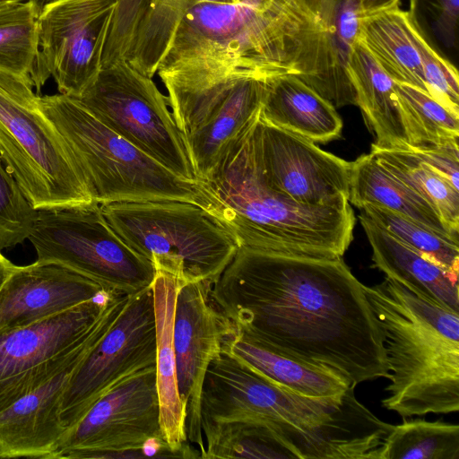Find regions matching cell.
<instances>
[{"mask_svg": "<svg viewBox=\"0 0 459 459\" xmlns=\"http://www.w3.org/2000/svg\"><path fill=\"white\" fill-rule=\"evenodd\" d=\"M311 30L298 65V77L334 107L356 105L348 64L359 40L360 0H304Z\"/></svg>", "mask_w": 459, "mask_h": 459, "instance_id": "18", "label": "cell"}, {"mask_svg": "<svg viewBox=\"0 0 459 459\" xmlns=\"http://www.w3.org/2000/svg\"><path fill=\"white\" fill-rule=\"evenodd\" d=\"M178 281L172 275L156 272L152 284L156 327V381L163 437L173 451L201 458L186 432V410L180 399L173 342L174 313Z\"/></svg>", "mask_w": 459, "mask_h": 459, "instance_id": "22", "label": "cell"}, {"mask_svg": "<svg viewBox=\"0 0 459 459\" xmlns=\"http://www.w3.org/2000/svg\"><path fill=\"white\" fill-rule=\"evenodd\" d=\"M20 1H22V0H0V7L10 4H13L16 2H20Z\"/></svg>", "mask_w": 459, "mask_h": 459, "instance_id": "42", "label": "cell"}, {"mask_svg": "<svg viewBox=\"0 0 459 459\" xmlns=\"http://www.w3.org/2000/svg\"><path fill=\"white\" fill-rule=\"evenodd\" d=\"M260 117L315 143L337 139L342 130L334 105L294 74L267 78Z\"/></svg>", "mask_w": 459, "mask_h": 459, "instance_id": "24", "label": "cell"}, {"mask_svg": "<svg viewBox=\"0 0 459 459\" xmlns=\"http://www.w3.org/2000/svg\"><path fill=\"white\" fill-rule=\"evenodd\" d=\"M385 335L390 384L381 403L403 419L459 410V313L387 277L364 285Z\"/></svg>", "mask_w": 459, "mask_h": 459, "instance_id": "4", "label": "cell"}, {"mask_svg": "<svg viewBox=\"0 0 459 459\" xmlns=\"http://www.w3.org/2000/svg\"><path fill=\"white\" fill-rule=\"evenodd\" d=\"M14 267L15 264L4 256L0 251V290Z\"/></svg>", "mask_w": 459, "mask_h": 459, "instance_id": "40", "label": "cell"}, {"mask_svg": "<svg viewBox=\"0 0 459 459\" xmlns=\"http://www.w3.org/2000/svg\"><path fill=\"white\" fill-rule=\"evenodd\" d=\"M190 1H191L192 7L194 5H196L198 4H203V3H231V2H233L232 0H190Z\"/></svg>", "mask_w": 459, "mask_h": 459, "instance_id": "41", "label": "cell"}, {"mask_svg": "<svg viewBox=\"0 0 459 459\" xmlns=\"http://www.w3.org/2000/svg\"><path fill=\"white\" fill-rule=\"evenodd\" d=\"M40 7L36 0L0 7V69L30 82L39 52Z\"/></svg>", "mask_w": 459, "mask_h": 459, "instance_id": "33", "label": "cell"}, {"mask_svg": "<svg viewBox=\"0 0 459 459\" xmlns=\"http://www.w3.org/2000/svg\"><path fill=\"white\" fill-rule=\"evenodd\" d=\"M348 73L357 106L366 126L375 136L373 144L407 150L408 141L399 111L394 81L359 40L351 53Z\"/></svg>", "mask_w": 459, "mask_h": 459, "instance_id": "25", "label": "cell"}, {"mask_svg": "<svg viewBox=\"0 0 459 459\" xmlns=\"http://www.w3.org/2000/svg\"><path fill=\"white\" fill-rule=\"evenodd\" d=\"M32 82L0 69V158L38 210L93 203Z\"/></svg>", "mask_w": 459, "mask_h": 459, "instance_id": "8", "label": "cell"}, {"mask_svg": "<svg viewBox=\"0 0 459 459\" xmlns=\"http://www.w3.org/2000/svg\"><path fill=\"white\" fill-rule=\"evenodd\" d=\"M158 74L196 177L205 180L230 146L259 117L267 78L244 71Z\"/></svg>", "mask_w": 459, "mask_h": 459, "instance_id": "9", "label": "cell"}, {"mask_svg": "<svg viewBox=\"0 0 459 459\" xmlns=\"http://www.w3.org/2000/svg\"><path fill=\"white\" fill-rule=\"evenodd\" d=\"M359 40L394 82L428 92L420 55L409 30L408 12L396 6L363 14Z\"/></svg>", "mask_w": 459, "mask_h": 459, "instance_id": "28", "label": "cell"}, {"mask_svg": "<svg viewBox=\"0 0 459 459\" xmlns=\"http://www.w3.org/2000/svg\"><path fill=\"white\" fill-rule=\"evenodd\" d=\"M355 386L338 397L305 395L221 350L204 378L201 420L260 421L280 436L296 459H342L359 404Z\"/></svg>", "mask_w": 459, "mask_h": 459, "instance_id": "5", "label": "cell"}, {"mask_svg": "<svg viewBox=\"0 0 459 459\" xmlns=\"http://www.w3.org/2000/svg\"><path fill=\"white\" fill-rule=\"evenodd\" d=\"M394 89L408 141L406 151L458 143V116L420 88L394 82Z\"/></svg>", "mask_w": 459, "mask_h": 459, "instance_id": "31", "label": "cell"}, {"mask_svg": "<svg viewBox=\"0 0 459 459\" xmlns=\"http://www.w3.org/2000/svg\"><path fill=\"white\" fill-rule=\"evenodd\" d=\"M117 0H51L38 17L37 92L51 76L59 93L79 97L102 66Z\"/></svg>", "mask_w": 459, "mask_h": 459, "instance_id": "14", "label": "cell"}, {"mask_svg": "<svg viewBox=\"0 0 459 459\" xmlns=\"http://www.w3.org/2000/svg\"><path fill=\"white\" fill-rule=\"evenodd\" d=\"M107 291L96 281L56 262L15 265L0 290V333L56 316Z\"/></svg>", "mask_w": 459, "mask_h": 459, "instance_id": "19", "label": "cell"}, {"mask_svg": "<svg viewBox=\"0 0 459 459\" xmlns=\"http://www.w3.org/2000/svg\"><path fill=\"white\" fill-rule=\"evenodd\" d=\"M156 363V327L152 286L128 295L113 324L71 372L61 395L65 430L91 404L126 377Z\"/></svg>", "mask_w": 459, "mask_h": 459, "instance_id": "13", "label": "cell"}, {"mask_svg": "<svg viewBox=\"0 0 459 459\" xmlns=\"http://www.w3.org/2000/svg\"><path fill=\"white\" fill-rule=\"evenodd\" d=\"M360 210L397 239L458 279V239L442 235L423 224L379 205L367 204Z\"/></svg>", "mask_w": 459, "mask_h": 459, "instance_id": "34", "label": "cell"}, {"mask_svg": "<svg viewBox=\"0 0 459 459\" xmlns=\"http://www.w3.org/2000/svg\"><path fill=\"white\" fill-rule=\"evenodd\" d=\"M409 30L417 48L428 93L459 117V76L455 66L428 42L416 16L408 11Z\"/></svg>", "mask_w": 459, "mask_h": 459, "instance_id": "35", "label": "cell"}, {"mask_svg": "<svg viewBox=\"0 0 459 459\" xmlns=\"http://www.w3.org/2000/svg\"><path fill=\"white\" fill-rule=\"evenodd\" d=\"M348 201L359 209L367 204L382 206L458 239V234L446 227L436 209L382 167L371 152L351 161Z\"/></svg>", "mask_w": 459, "mask_h": 459, "instance_id": "27", "label": "cell"}, {"mask_svg": "<svg viewBox=\"0 0 459 459\" xmlns=\"http://www.w3.org/2000/svg\"><path fill=\"white\" fill-rule=\"evenodd\" d=\"M78 363L0 412V457L53 458L65 431L59 416L61 395Z\"/></svg>", "mask_w": 459, "mask_h": 459, "instance_id": "21", "label": "cell"}, {"mask_svg": "<svg viewBox=\"0 0 459 459\" xmlns=\"http://www.w3.org/2000/svg\"><path fill=\"white\" fill-rule=\"evenodd\" d=\"M410 151L459 191L458 143Z\"/></svg>", "mask_w": 459, "mask_h": 459, "instance_id": "37", "label": "cell"}, {"mask_svg": "<svg viewBox=\"0 0 459 459\" xmlns=\"http://www.w3.org/2000/svg\"><path fill=\"white\" fill-rule=\"evenodd\" d=\"M211 281L179 286L175 304L173 342L178 386L186 410V432L202 455L201 391L211 361L236 329L214 303Z\"/></svg>", "mask_w": 459, "mask_h": 459, "instance_id": "16", "label": "cell"}, {"mask_svg": "<svg viewBox=\"0 0 459 459\" xmlns=\"http://www.w3.org/2000/svg\"><path fill=\"white\" fill-rule=\"evenodd\" d=\"M116 233L156 272L178 285L213 281L239 246L232 233L201 205L185 201L116 202L100 204Z\"/></svg>", "mask_w": 459, "mask_h": 459, "instance_id": "7", "label": "cell"}, {"mask_svg": "<svg viewBox=\"0 0 459 459\" xmlns=\"http://www.w3.org/2000/svg\"><path fill=\"white\" fill-rule=\"evenodd\" d=\"M128 295L104 294L32 325L0 333V412L80 362Z\"/></svg>", "mask_w": 459, "mask_h": 459, "instance_id": "10", "label": "cell"}, {"mask_svg": "<svg viewBox=\"0 0 459 459\" xmlns=\"http://www.w3.org/2000/svg\"><path fill=\"white\" fill-rule=\"evenodd\" d=\"M311 30L304 0L203 3L178 24L159 72L244 71L298 75Z\"/></svg>", "mask_w": 459, "mask_h": 459, "instance_id": "3", "label": "cell"}, {"mask_svg": "<svg viewBox=\"0 0 459 459\" xmlns=\"http://www.w3.org/2000/svg\"><path fill=\"white\" fill-rule=\"evenodd\" d=\"M39 104L64 140L95 203L173 200L209 210L210 199L200 181L178 178L75 99L61 93L39 96Z\"/></svg>", "mask_w": 459, "mask_h": 459, "instance_id": "6", "label": "cell"}, {"mask_svg": "<svg viewBox=\"0 0 459 459\" xmlns=\"http://www.w3.org/2000/svg\"><path fill=\"white\" fill-rule=\"evenodd\" d=\"M73 98V97H72ZM95 117L180 178L199 182L168 97L128 62L103 65L74 98Z\"/></svg>", "mask_w": 459, "mask_h": 459, "instance_id": "12", "label": "cell"}, {"mask_svg": "<svg viewBox=\"0 0 459 459\" xmlns=\"http://www.w3.org/2000/svg\"><path fill=\"white\" fill-rule=\"evenodd\" d=\"M254 134L264 177L273 189L304 205L349 202L351 161L264 121L260 115Z\"/></svg>", "mask_w": 459, "mask_h": 459, "instance_id": "17", "label": "cell"}, {"mask_svg": "<svg viewBox=\"0 0 459 459\" xmlns=\"http://www.w3.org/2000/svg\"><path fill=\"white\" fill-rule=\"evenodd\" d=\"M222 350L274 382L305 395L338 397L354 384L331 367L266 348L237 332L224 342Z\"/></svg>", "mask_w": 459, "mask_h": 459, "instance_id": "26", "label": "cell"}, {"mask_svg": "<svg viewBox=\"0 0 459 459\" xmlns=\"http://www.w3.org/2000/svg\"><path fill=\"white\" fill-rule=\"evenodd\" d=\"M204 459H296L268 425L251 420L202 423Z\"/></svg>", "mask_w": 459, "mask_h": 459, "instance_id": "29", "label": "cell"}, {"mask_svg": "<svg viewBox=\"0 0 459 459\" xmlns=\"http://www.w3.org/2000/svg\"><path fill=\"white\" fill-rule=\"evenodd\" d=\"M380 459H459V426L403 419L386 437Z\"/></svg>", "mask_w": 459, "mask_h": 459, "instance_id": "32", "label": "cell"}, {"mask_svg": "<svg viewBox=\"0 0 459 459\" xmlns=\"http://www.w3.org/2000/svg\"><path fill=\"white\" fill-rule=\"evenodd\" d=\"M36 1H38L42 5L44 3L48 2V1H51V0H36Z\"/></svg>", "mask_w": 459, "mask_h": 459, "instance_id": "43", "label": "cell"}, {"mask_svg": "<svg viewBox=\"0 0 459 459\" xmlns=\"http://www.w3.org/2000/svg\"><path fill=\"white\" fill-rule=\"evenodd\" d=\"M38 216L0 158V251L29 238Z\"/></svg>", "mask_w": 459, "mask_h": 459, "instance_id": "36", "label": "cell"}, {"mask_svg": "<svg viewBox=\"0 0 459 459\" xmlns=\"http://www.w3.org/2000/svg\"><path fill=\"white\" fill-rule=\"evenodd\" d=\"M28 239L37 260L60 263L109 292L131 295L155 277L152 264L116 233L95 202L38 211Z\"/></svg>", "mask_w": 459, "mask_h": 459, "instance_id": "11", "label": "cell"}, {"mask_svg": "<svg viewBox=\"0 0 459 459\" xmlns=\"http://www.w3.org/2000/svg\"><path fill=\"white\" fill-rule=\"evenodd\" d=\"M233 2H239V1H242V0H232Z\"/></svg>", "mask_w": 459, "mask_h": 459, "instance_id": "44", "label": "cell"}, {"mask_svg": "<svg viewBox=\"0 0 459 459\" xmlns=\"http://www.w3.org/2000/svg\"><path fill=\"white\" fill-rule=\"evenodd\" d=\"M419 0H410L411 6ZM426 3L433 18L437 37L447 48L456 42L458 27L459 0H421Z\"/></svg>", "mask_w": 459, "mask_h": 459, "instance_id": "38", "label": "cell"}, {"mask_svg": "<svg viewBox=\"0 0 459 459\" xmlns=\"http://www.w3.org/2000/svg\"><path fill=\"white\" fill-rule=\"evenodd\" d=\"M372 250V267L410 291L459 313L458 279L371 220L359 216Z\"/></svg>", "mask_w": 459, "mask_h": 459, "instance_id": "23", "label": "cell"}, {"mask_svg": "<svg viewBox=\"0 0 459 459\" xmlns=\"http://www.w3.org/2000/svg\"><path fill=\"white\" fill-rule=\"evenodd\" d=\"M255 122L230 146L211 176L200 181L210 199L209 212L239 247L342 257L353 239L356 219L351 204L304 205L270 186L256 150Z\"/></svg>", "mask_w": 459, "mask_h": 459, "instance_id": "2", "label": "cell"}, {"mask_svg": "<svg viewBox=\"0 0 459 459\" xmlns=\"http://www.w3.org/2000/svg\"><path fill=\"white\" fill-rule=\"evenodd\" d=\"M382 167L426 199L452 231H459V191L411 151L371 144Z\"/></svg>", "mask_w": 459, "mask_h": 459, "instance_id": "30", "label": "cell"}, {"mask_svg": "<svg viewBox=\"0 0 459 459\" xmlns=\"http://www.w3.org/2000/svg\"><path fill=\"white\" fill-rule=\"evenodd\" d=\"M191 7L190 0H117L102 66L123 59L152 78Z\"/></svg>", "mask_w": 459, "mask_h": 459, "instance_id": "20", "label": "cell"}, {"mask_svg": "<svg viewBox=\"0 0 459 459\" xmlns=\"http://www.w3.org/2000/svg\"><path fill=\"white\" fill-rule=\"evenodd\" d=\"M362 15L379 10L399 6L401 0H360Z\"/></svg>", "mask_w": 459, "mask_h": 459, "instance_id": "39", "label": "cell"}, {"mask_svg": "<svg viewBox=\"0 0 459 459\" xmlns=\"http://www.w3.org/2000/svg\"><path fill=\"white\" fill-rule=\"evenodd\" d=\"M159 444L168 445L160 427L156 368L151 366L96 400L65 431L52 459H108L115 452Z\"/></svg>", "mask_w": 459, "mask_h": 459, "instance_id": "15", "label": "cell"}, {"mask_svg": "<svg viewBox=\"0 0 459 459\" xmlns=\"http://www.w3.org/2000/svg\"><path fill=\"white\" fill-rule=\"evenodd\" d=\"M210 293L237 333L252 342L331 367L356 385L391 378L383 330L364 284L342 257L239 247Z\"/></svg>", "mask_w": 459, "mask_h": 459, "instance_id": "1", "label": "cell"}]
</instances>
